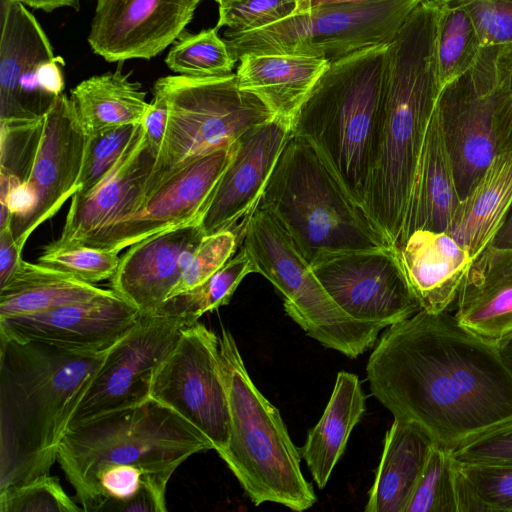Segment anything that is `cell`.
<instances>
[{
	"label": "cell",
	"mask_w": 512,
	"mask_h": 512,
	"mask_svg": "<svg viewBox=\"0 0 512 512\" xmlns=\"http://www.w3.org/2000/svg\"><path fill=\"white\" fill-rule=\"evenodd\" d=\"M374 397L450 451L512 422V372L496 344L447 312L420 310L382 334L366 365Z\"/></svg>",
	"instance_id": "1"
},
{
	"label": "cell",
	"mask_w": 512,
	"mask_h": 512,
	"mask_svg": "<svg viewBox=\"0 0 512 512\" xmlns=\"http://www.w3.org/2000/svg\"><path fill=\"white\" fill-rule=\"evenodd\" d=\"M439 10L438 1L420 0L387 46L382 107L363 208L392 246L405 222L442 89L435 48Z\"/></svg>",
	"instance_id": "2"
},
{
	"label": "cell",
	"mask_w": 512,
	"mask_h": 512,
	"mask_svg": "<svg viewBox=\"0 0 512 512\" xmlns=\"http://www.w3.org/2000/svg\"><path fill=\"white\" fill-rule=\"evenodd\" d=\"M108 350L0 335V491L50 472Z\"/></svg>",
	"instance_id": "3"
},
{
	"label": "cell",
	"mask_w": 512,
	"mask_h": 512,
	"mask_svg": "<svg viewBox=\"0 0 512 512\" xmlns=\"http://www.w3.org/2000/svg\"><path fill=\"white\" fill-rule=\"evenodd\" d=\"M211 449V441L194 425L149 398L68 428L57 461L83 511L99 512L97 476L103 468L134 465L169 481L189 457Z\"/></svg>",
	"instance_id": "4"
},
{
	"label": "cell",
	"mask_w": 512,
	"mask_h": 512,
	"mask_svg": "<svg viewBox=\"0 0 512 512\" xmlns=\"http://www.w3.org/2000/svg\"><path fill=\"white\" fill-rule=\"evenodd\" d=\"M388 44L329 63L291 120L347 193L363 207L380 117Z\"/></svg>",
	"instance_id": "5"
},
{
	"label": "cell",
	"mask_w": 512,
	"mask_h": 512,
	"mask_svg": "<svg viewBox=\"0 0 512 512\" xmlns=\"http://www.w3.org/2000/svg\"><path fill=\"white\" fill-rule=\"evenodd\" d=\"M258 207L280 224L311 266L338 253L392 246L314 147L292 134Z\"/></svg>",
	"instance_id": "6"
},
{
	"label": "cell",
	"mask_w": 512,
	"mask_h": 512,
	"mask_svg": "<svg viewBox=\"0 0 512 512\" xmlns=\"http://www.w3.org/2000/svg\"><path fill=\"white\" fill-rule=\"evenodd\" d=\"M219 353L226 386L230 427L219 452L254 505L265 502L304 511L317 501L300 468V453L279 410L250 378L235 339L222 328Z\"/></svg>",
	"instance_id": "7"
},
{
	"label": "cell",
	"mask_w": 512,
	"mask_h": 512,
	"mask_svg": "<svg viewBox=\"0 0 512 512\" xmlns=\"http://www.w3.org/2000/svg\"><path fill=\"white\" fill-rule=\"evenodd\" d=\"M153 91L165 98L168 117L142 205L194 160L234 144L250 129L274 118L258 97L238 86L235 73L207 78L166 76L155 82Z\"/></svg>",
	"instance_id": "8"
},
{
	"label": "cell",
	"mask_w": 512,
	"mask_h": 512,
	"mask_svg": "<svg viewBox=\"0 0 512 512\" xmlns=\"http://www.w3.org/2000/svg\"><path fill=\"white\" fill-rule=\"evenodd\" d=\"M435 112L463 200L492 160L512 150V108L503 48L483 47L476 63L441 89Z\"/></svg>",
	"instance_id": "9"
},
{
	"label": "cell",
	"mask_w": 512,
	"mask_h": 512,
	"mask_svg": "<svg viewBox=\"0 0 512 512\" xmlns=\"http://www.w3.org/2000/svg\"><path fill=\"white\" fill-rule=\"evenodd\" d=\"M240 247L250 256L256 273L280 292L286 313L308 336L353 359L374 345L383 327L358 321L344 312L267 211L257 207Z\"/></svg>",
	"instance_id": "10"
},
{
	"label": "cell",
	"mask_w": 512,
	"mask_h": 512,
	"mask_svg": "<svg viewBox=\"0 0 512 512\" xmlns=\"http://www.w3.org/2000/svg\"><path fill=\"white\" fill-rule=\"evenodd\" d=\"M420 0L335 3L291 14L271 25L224 32L238 61L246 53L294 54L332 62L373 46L389 44Z\"/></svg>",
	"instance_id": "11"
},
{
	"label": "cell",
	"mask_w": 512,
	"mask_h": 512,
	"mask_svg": "<svg viewBox=\"0 0 512 512\" xmlns=\"http://www.w3.org/2000/svg\"><path fill=\"white\" fill-rule=\"evenodd\" d=\"M195 321L171 300L140 313L135 325L113 346L74 409L68 428L149 399L154 372Z\"/></svg>",
	"instance_id": "12"
},
{
	"label": "cell",
	"mask_w": 512,
	"mask_h": 512,
	"mask_svg": "<svg viewBox=\"0 0 512 512\" xmlns=\"http://www.w3.org/2000/svg\"><path fill=\"white\" fill-rule=\"evenodd\" d=\"M149 398L202 432L217 453L229 438L230 412L219 336L197 321L187 326L152 377Z\"/></svg>",
	"instance_id": "13"
},
{
	"label": "cell",
	"mask_w": 512,
	"mask_h": 512,
	"mask_svg": "<svg viewBox=\"0 0 512 512\" xmlns=\"http://www.w3.org/2000/svg\"><path fill=\"white\" fill-rule=\"evenodd\" d=\"M0 120L41 117L63 93V60L34 15L0 0Z\"/></svg>",
	"instance_id": "14"
},
{
	"label": "cell",
	"mask_w": 512,
	"mask_h": 512,
	"mask_svg": "<svg viewBox=\"0 0 512 512\" xmlns=\"http://www.w3.org/2000/svg\"><path fill=\"white\" fill-rule=\"evenodd\" d=\"M311 267L334 302L358 321L385 328L421 310L394 246L330 255Z\"/></svg>",
	"instance_id": "15"
},
{
	"label": "cell",
	"mask_w": 512,
	"mask_h": 512,
	"mask_svg": "<svg viewBox=\"0 0 512 512\" xmlns=\"http://www.w3.org/2000/svg\"><path fill=\"white\" fill-rule=\"evenodd\" d=\"M237 141L194 160L164 182L137 211L80 245L120 252L156 233L200 220Z\"/></svg>",
	"instance_id": "16"
},
{
	"label": "cell",
	"mask_w": 512,
	"mask_h": 512,
	"mask_svg": "<svg viewBox=\"0 0 512 512\" xmlns=\"http://www.w3.org/2000/svg\"><path fill=\"white\" fill-rule=\"evenodd\" d=\"M290 135L291 123L274 117L238 139L234 154L200 218L205 235L232 230L241 245L246 225Z\"/></svg>",
	"instance_id": "17"
},
{
	"label": "cell",
	"mask_w": 512,
	"mask_h": 512,
	"mask_svg": "<svg viewBox=\"0 0 512 512\" xmlns=\"http://www.w3.org/2000/svg\"><path fill=\"white\" fill-rule=\"evenodd\" d=\"M203 0H97L88 35L108 62L151 59L175 42Z\"/></svg>",
	"instance_id": "18"
},
{
	"label": "cell",
	"mask_w": 512,
	"mask_h": 512,
	"mask_svg": "<svg viewBox=\"0 0 512 512\" xmlns=\"http://www.w3.org/2000/svg\"><path fill=\"white\" fill-rule=\"evenodd\" d=\"M140 311L112 289L90 300L0 319V335L86 351L113 346L137 322Z\"/></svg>",
	"instance_id": "19"
},
{
	"label": "cell",
	"mask_w": 512,
	"mask_h": 512,
	"mask_svg": "<svg viewBox=\"0 0 512 512\" xmlns=\"http://www.w3.org/2000/svg\"><path fill=\"white\" fill-rule=\"evenodd\" d=\"M87 140L71 98L62 93L43 114L42 132L25 181L37 194V205L16 240L23 250L38 226L52 218L76 193Z\"/></svg>",
	"instance_id": "20"
},
{
	"label": "cell",
	"mask_w": 512,
	"mask_h": 512,
	"mask_svg": "<svg viewBox=\"0 0 512 512\" xmlns=\"http://www.w3.org/2000/svg\"><path fill=\"white\" fill-rule=\"evenodd\" d=\"M156 161L141 127L120 158L89 192L74 194L62 232L50 247L80 245L138 210Z\"/></svg>",
	"instance_id": "21"
},
{
	"label": "cell",
	"mask_w": 512,
	"mask_h": 512,
	"mask_svg": "<svg viewBox=\"0 0 512 512\" xmlns=\"http://www.w3.org/2000/svg\"><path fill=\"white\" fill-rule=\"evenodd\" d=\"M204 236L197 220L130 245L110 279L111 289L141 313L160 309Z\"/></svg>",
	"instance_id": "22"
},
{
	"label": "cell",
	"mask_w": 512,
	"mask_h": 512,
	"mask_svg": "<svg viewBox=\"0 0 512 512\" xmlns=\"http://www.w3.org/2000/svg\"><path fill=\"white\" fill-rule=\"evenodd\" d=\"M457 322L497 343L512 333V248L488 245L469 265L457 296Z\"/></svg>",
	"instance_id": "23"
},
{
	"label": "cell",
	"mask_w": 512,
	"mask_h": 512,
	"mask_svg": "<svg viewBox=\"0 0 512 512\" xmlns=\"http://www.w3.org/2000/svg\"><path fill=\"white\" fill-rule=\"evenodd\" d=\"M395 248L421 310L446 312L472 262L468 251L448 233L429 230L414 231Z\"/></svg>",
	"instance_id": "24"
},
{
	"label": "cell",
	"mask_w": 512,
	"mask_h": 512,
	"mask_svg": "<svg viewBox=\"0 0 512 512\" xmlns=\"http://www.w3.org/2000/svg\"><path fill=\"white\" fill-rule=\"evenodd\" d=\"M238 61V86L258 97L274 117L290 123L330 63L305 55L255 53Z\"/></svg>",
	"instance_id": "25"
},
{
	"label": "cell",
	"mask_w": 512,
	"mask_h": 512,
	"mask_svg": "<svg viewBox=\"0 0 512 512\" xmlns=\"http://www.w3.org/2000/svg\"><path fill=\"white\" fill-rule=\"evenodd\" d=\"M460 201L451 160L434 109L405 222L394 247L417 230L446 232Z\"/></svg>",
	"instance_id": "26"
},
{
	"label": "cell",
	"mask_w": 512,
	"mask_h": 512,
	"mask_svg": "<svg viewBox=\"0 0 512 512\" xmlns=\"http://www.w3.org/2000/svg\"><path fill=\"white\" fill-rule=\"evenodd\" d=\"M433 445L419 426L394 418L364 510L405 512Z\"/></svg>",
	"instance_id": "27"
},
{
	"label": "cell",
	"mask_w": 512,
	"mask_h": 512,
	"mask_svg": "<svg viewBox=\"0 0 512 512\" xmlns=\"http://www.w3.org/2000/svg\"><path fill=\"white\" fill-rule=\"evenodd\" d=\"M512 203V150L498 154L470 194L460 201L448 233L472 260L499 229Z\"/></svg>",
	"instance_id": "28"
},
{
	"label": "cell",
	"mask_w": 512,
	"mask_h": 512,
	"mask_svg": "<svg viewBox=\"0 0 512 512\" xmlns=\"http://www.w3.org/2000/svg\"><path fill=\"white\" fill-rule=\"evenodd\" d=\"M366 396L357 375L339 372L329 402L309 430L301 456L319 489H323L342 456L351 431L365 412Z\"/></svg>",
	"instance_id": "29"
},
{
	"label": "cell",
	"mask_w": 512,
	"mask_h": 512,
	"mask_svg": "<svg viewBox=\"0 0 512 512\" xmlns=\"http://www.w3.org/2000/svg\"><path fill=\"white\" fill-rule=\"evenodd\" d=\"M107 290L22 258L0 285V319L35 314L90 300Z\"/></svg>",
	"instance_id": "30"
},
{
	"label": "cell",
	"mask_w": 512,
	"mask_h": 512,
	"mask_svg": "<svg viewBox=\"0 0 512 512\" xmlns=\"http://www.w3.org/2000/svg\"><path fill=\"white\" fill-rule=\"evenodd\" d=\"M118 67L95 75L71 89L78 117L87 135L123 125L140 124L150 106L138 82Z\"/></svg>",
	"instance_id": "31"
},
{
	"label": "cell",
	"mask_w": 512,
	"mask_h": 512,
	"mask_svg": "<svg viewBox=\"0 0 512 512\" xmlns=\"http://www.w3.org/2000/svg\"><path fill=\"white\" fill-rule=\"evenodd\" d=\"M440 4L436 28V59L442 88L463 75L478 60L483 44L469 14L461 6Z\"/></svg>",
	"instance_id": "32"
},
{
	"label": "cell",
	"mask_w": 512,
	"mask_h": 512,
	"mask_svg": "<svg viewBox=\"0 0 512 512\" xmlns=\"http://www.w3.org/2000/svg\"><path fill=\"white\" fill-rule=\"evenodd\" d=\"M457 512H512V464L455 459Z\"/></svg>",
	"instance_id": "33"
},
{
	"label": "cell",
	"mask_w": 512,
	"mask_h": 512,
	"mask_svg": "<svg viewBox=\"0 0 512 512\" xmlns=\"http://www.w3.org/2000/svg\"><path fill=\"white\" fill-rule=\"evenodd\" d=\"M219 28H209L197 34L184 31L165 58L170 70L179 75L207 78L233 73L236 60L227 43L218 35Z\"/></svg>",
	"instance_id": "34"
},
{
	"label": "cell",
	"mask_w": 512,
	"mask_h": 512,
	"mask_svg": "<svg viewBox=\"0 0 512 512\" xmlns=\"http://www.w3.org/2000/svg\"><path fill=\"white\" fill-rule=\"evenodd\" d=\"M250 273H256L255 266L240 247L239 252L205 282L169 300L198 321L203 314L227 305L240 282Z\"/></svg>",
	"instance_id": "35"
},
{
	"label": "cell",
	"mask_w": 512,
	"mask_h": 512,
	"mask_svg": "<svg viewBox=\"0 0 512 512\" xmlns=\"http://www.w3.org/2000/svg\"><path fill=\"white\" fill-rule=\"evenodd\" d=\"M405 512H457L452 451L434 443Z\"/></svg>",
	"instance_id": "36"
},
{
	"label": "cell",
	"mask_w": 512,
	"mask_h": 512,
	"mask_svg": "<svg viewBox=\"0 0 512 512\" xmlns=\"http://www.w3.org/2000/svg\"><path fill=\"white\" fill-rule=\"evenodd\" d=\"M119 252L85 245L46 246L37 263L94 284L111 279L120 262Z\"/></svg>",
	"instance_id": "37"
},
{
	"label": "cell",
	"mask_w": 512,
	"mask_h": 512,
	"mask_svg": "<svg viewBox=\"0 0 512 512\" xmlns=\"http://www.w3.org/2000/svg\"><path fill=\"white\" fill-rule=\"evenodd\" d=\"M141 127L123 125L87 135L81 171L75 194L92 190L110 171Z\"/></svg>",
	"instance_id": "38"
},
{
	"label": "cell",
	"mask_w": 512,
	"mask_h": 512,
	"mask_svg": "<svg viewBox=\"0 0 512 512\" xmlns=\"http://www.w3.org/2000/svg\"><path fill=\"white\" fill-rule=\"evenodd\" d=\"M58 477L43 474L0 491V512H79Z\"/></svg>",
	"instance_id": "39"
},
{
	"label": "cell",
	"mask_w": 512,
	"mask_h": 512,
	"mask_svg": "<svg viewBox=\"0 0 512 512\" xmlns=\"http://www.w3.org/2000/svg\"><path fill=\"white\" fill-rule=\"evenodd\" d=\"M1 169L22 181L27 179L42 132L43 115L37 118L0 120Z\"/></svg>",
	"instance_id": "40"
},
{
	"label": "cell",
	"mask_w": 512,
	"mask_h": 512,
	"mask_svg": "<svg viewBox=\"0 0 512 512\" xmlns=\"http://www.w3.org/2000/svg\"><path fill=\"white\" fill-rule=\"evenodd\" d=\"M238 247V237L232 230H222L205 235L184 269L179 282L172 290L169 299L205 282L235 255Z\"/></svg>",
	"instance_id": "41"
},
{
	"label": "cell",
	"mask_w": 512,
	"mask_h": 512,
	"mask_svg": "<svg viewBox=\"0 0 512 512\" xmlns=\"http://www.w3.org/2000/svg\"><path fill=\"white\" fill-rule=\"evenodd\" d=\"M296 0H240L219 9L217 27L241 33L271 25L291 15Z\"/></svg>",
	"instance_id": "42"
},
{
	"label": "cell",
	"mask_w": 512,
	"mask_h": 512,
	"mask_svg": "<svg viewBox=\"0 0 512 512\" xmlns=\"http://www.w3.org/2000/svg\"><path fill=\"white\" fill-rule=\"evenodd\" d=\"M437 1H448L465 9L484 47H512V0Z\"/></svg>",
	"instance_id": "43"
},
{
	"label": "cell",
	"mask_w": 512,
	"mask_h": 512,
	"mask_svg": "<svg viewBox=\"0 0 512 512\" xmlns=\"http://www.w3.org/2000/svg\"><path fill=\"white\" fill-rule=\"evenodd\" d=\"M145 472L134 465L118 464L103 468L97 476L100 511H119L141 490Z\"/></svg>",
	"instance_id": "44"
},
{
	"label": "cell",
	"mask_w": 512,
	"mask_h": 512,
	"mask_svg": "<svg viewBox=\"0 0 512 512\" xmlns=\"http://www.w3.org/2000/svg\"><path fill=\"white\" fill-rule=\"evenodd\" d=\"M452 454L463 462L512 464V422L458 447Z\"/></svg>",
	"instance_id": "45"
},
{
	"label": "cell",
	"mask_w": 512,
	"mask_h": 512,
	"mask_svg": "<svg viewBox=\"0 0 512 512\" xmlns=\"http://www.w3.org/2000/svg\"><path fill=\"white\" fill-rule=\"evenodd\" d=\"M153 94V100L143 118L142 126L147 142L157 158L166 130L168 107L161 94L154 91Z\"/></svg>",
	"instance_id": "46"
},
{
	"label": "cell",
	"mask_w": 512,
	"mask_h": 512,
	"mask_svg": "<svg viewBox=\"0 0 512 512\" xmlns=\"http://www.w3.org/2000/svg\"><path fill=\"white\" fill-rule=\"evenodd\" d=\"M22 249L19 248L11 229V225L0 229V285L12 274L21 259Z\"/></svg>",
	"instance_id": "47"
},
{
	"label": "cell",
	"mask_w": 512,
	"mask_h": 512,
	"mask_svg": "<svg viewBox=\"0 0 512 512\" xmlns=\"http://www.w3.org/2000/svg\"><path fill=\"white\" fill-rule=\"evenodd\" d=\"M489 245L496 248H512V203Z\"/></svg>",
	"instance_id": "48"
},
{
	"label": "cell",
	"mask_w": 512,
	"mask_h": 512,
	"mask_svg": "<svg viewBox=\"0 0 512 512\" xmlns=\"http://www.w3.org/2000/svg\"><path fill=\"white\" fill-rule=\"evenodd\" d=\"M24 5L34 9H40L46 12L53 11L61 7H72L78 10L79 0H17Z\"/></svg>",
	"instance_id": "49"
},
{
	"label": "cell",
	"mask_w": 512,
	"mask_h": 512,
	"mask_svg": "<svg viewBox=\"0 0 512 512\" xmlns=\"http://www.w3.org/2000/svg\"><path fill=\"white\" fill-rule=\"evenodd\" d=\"M369 0H301L295 7V10L292 14L305 12L311 8L327 5V4H335V3H351V2H362Z\"/></svg>",
	"instance_id": "50"
},
{
	"label": "cell",
	"mask_w": 512,
	"mask_h": 512,
	"mask_svg": "<svg viewBox=\"0 0 512 512\" xmlns=\"http://www.w3.org/2000/svg\"><path fill=\"white\" fill-rule=\"evenodd\" d=\"M496 347L502 360L512 372V333L498 341Z\"/></svg>",
	"instance_id": "51"
},
{
	"label": "cell",
	"mask_w": 512,
	"mask_h": 512,
	"mask_svg": "<svg viewBox=\"0 0 512 512\" xmlns=\"http://www.w3.org/2000/svg\"><path fill=\"white\" fill-rule=\"evenodd\" d=\"M503 48V64L504 73L506 79V85L510 97L511 108H512V47Z\"/></svg>",
	"instance_id": "52"
},
{
	"label": "cell",
	"mask_w": 512,
	"mask_h": 512,
	"mask_svg": "<svg viewBox=\"0 0 512 512\" xmlns=\"http://www.w3.org/2000/svg\"><path fill=\"white\" fill-rule=\"evenodd\" d=\"M215 1L219 4V9H220V8L228 7L240 0H215Z\"/></svg>",
	"instance_id": "53"
},
{
	"label": "cell",
	"mask_w": 512,
	"mask_h": 512,
	"mask_svg": "<svg viewBox=\"0 0 512 512\" xmlns=\"http://www.w3.org/2000/svg\"><path fill=\"white\" fill-rule=\"evenodd\" d=\"M301 0H296V5L300 2Z\"/></svg>",
	"instance_id": "54"
}]
</instances>
